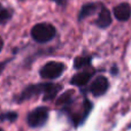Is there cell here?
Returning a JSON list of instances; mask_svg holds the SVG:
<instances>
[{"label": "cell", "instance_id": "1", "mask_svg": "<svg viewBox=\"0 0 131 131\" xmlns=\"http://www.w3.org/2000/svg\"><path fill=\"white\" fill-rule=\"evenodd\" d=\"M57 30L50 23H38L31 29V37L35 41L45 44L54 38Z\"/></svg>", "mask_w": 131, "mask_h": 131}, {"label": "cell", "instance_id": "2", "mask_svg": "<svg viewBox=\"0 0 131 131\" xmlns=\"http://www.w3.org/2000/svg\"><path fill=\"white\" fill-rule=\"evenodd\" d=\"M64 71V64L62 62L50 61L43 66L39 74L45 79H55L60 77Z\"/></svg>", "mask_w": 131, "mask_h": 131}, {"label": "cell", "instance_id": "3", "mask_svg": "<svg viewBox=\"0 0 131 131\" xmlns=\"http://www.w3.org/2000/svg\"><path fill=\"white\" fill-rule=\"evenodd\" d=\"M48 118V109L46 107H38L30 112L28 115V123L32 128L41 127L46 123Z\"/></svg>", "mask_w": 131, "mask_h": 131}, {"label": "cell", "instance_id": "4", "mask_svg": "<svg viewBox=\"0 0 131 131\" xmlns=\"http://www.w3.org/2000/svg\"><path fill=\"white\" fill-rule=\"evenodd\" d=\"M108 79L106 78L105 76H98L94 81L91 83L90 86V92L92 93L94 97H101L104 95L105 93L107 92L108 90Z\"/></svg>", "mask_w": 131, "mask_h": 131}, {"label": "cell", "instance_id": "5", "mask_svg": "<svg viewBox=\"0 0 131 131\" xmlns=\"http://www.w3.org/2000/svg\"><path fill=\"white\" fill-rule=\"evenodd\" d=\"M44 91V83L43 84H36V85H29L28 88H25L23 90V92L21 93L18 101H24V100L31 99L32 97L41 94Z\"/></svg>", "mask_w": 131, "mask_h": 131}, {"label": "cell", "instance_id": "6", "mask_svg": "<svg viewBox=\"0 0 131 131\" xmlns=\"http://www.w3.org/2000/svg\"><path fill=\"white\" fill-rule=\"evenodd\" d=\"M113 13L116 20L122 21V22L123 21H128L131 16V7L129 4L123 2V4H120L114 7Z\"/></svg>", "mask_w": 131, "mask_h": 131}, {"label": "cell", "instance_id": "7", "mask_svg": "<svg viewBox=\"0 0 131 131\" xmlns=\"http://www.w3.org/2000/svg\"><path fill=\"white\" fill-rule=\"evenodd\" d=\"M92 76H93V70H84V71L77 72L76 75H74L70 83L76 86H84L90 82Z\"/></svg>", "mask_w": 131, "mask_h": 131}, {"label": "cell", "instance_id": "8", "mask_svg": "<svg viewBox=\"0 0 131 131\" xmlns=\"http://www.w3.org/2000/svg\"><path fill=\"white\" fill-rule=\"evenodd\" d=\"M61 90V85L53 83H44V91H43V99L45 101L53 100L58 95V93Z\"/></svg>", "mask_w": 131, "mask_h": 131}, {"label": "cell", "instance_id": "9", "mask_svg": "<svg viewBox=\"0 0 131 131\" xmlns=\"http://www.w3.org/2000/svg\"><path fill=\"white\" fill-rule=\"evenodd\" d=\"M95 24H97L99 28H101V29L108 28L109 25L112 24V16H111V13H109V10L107 8L101 7L100 13H99V16H98V20H97V22H95Z\"/></svg>", "mask_w": 131, "mask_h": 131}, {"label": "cell", "instance_id": "10", "mask_svg": "<svg viewBox=\"0 0 131 131\" xmlns=\"http://www.w3.org/2000/svg\"><path fill=\"white\" fill-rule=\"evenodd\" d=\"M100 6H101V5L98 4V2H91V4L84 5V6L82 7L79 14H78V20L82 21V20H84L85 17H89V16L95 14Z\"/></svg>", "mask_w": 131, "mask_h": 131}, {"label": "cell", "instance_id": "11", "mask_svg": "<svg viewBox=\"0 0 131 131\" xmlns=\"http://www.w3.org/2000/svg\"><path fill=\"white\" fill-rule=\"evenodd\" d=\"M72 102H74V91H67L63 94L60 95V98L57 101V105L62 107H69L70 105H72Z\"/></svg>", "mask_w": 131, "mask_h": 131}, {"label": "cell", "instance_id": "12", "mask_svg": "<svg viewBox=\"0 0 131 131\" xmlns=\"http://www.w3.org/2000/svg\"><path fill=\"white\" fill-rule=\"evenodd\" d=\"M91 64V58L90 57H78L74 60V67L76 69H83Z\"/></svg>", "mask_w": 131, "mask_h": 131}, {"label": "cell", "instance_id": "13", "mask_svg": "<svg viewBox=\"0 0 131 131\" xmlns=\"http://www.w3.org/2000/svg\"><path fill=\"white\" fill-rule=\"evenodd\" d=\"M12 17V12L9 9L5 8L1 4H0V24H4L7 21H9Z\"/></svg>", "mask_w": 131, "mask_h": 131}, {"label": "cell", "instance_id": "14", "mask_svg": "<svg viewBox=\"0 0 131 131\" xmlns=\"http://www.w3.org/2000/svg\"><path fill=\"white\" fill-rule=\"evenodd\" d=\"M0 118H1V120H9L10 122H13V121H15L16 118H17V114L16 113H6L0 116Z\"/></svg>", "mask_w": 131, "mask_h": 131}, {"label": "cell", "instance_id": "15", "mask_svg": "<svg viewBox=\"0 0 131 131\" xmlns=\"http://www.w3.org/2000/svg\"><path fill=\"white\" fill-rule=\"evenodd\" d=\"M52 1L57 2L58 5H61V6H63V5H66V2H67V0H52Z\"/></svg>", "mask_w": 131, "mask_h": 131}, {"label": "cell", "instance_id": "16", "mask_svg": "<svg viewBox=\"0 0 131 131\" xmlns=\"http://www.w3.org/2000/svg\"><path fill=\"white\" fill-rule=\"evenodd\" d=\"M7 62H8V61H4V62H0V74H1V71H2V70H4V68L6 67Z\"/></svg>", "mask_w": 131, "mask_h": 131}, {"label": "cell", "instance_id": "17", "mask_svg": "<svg viewBox=\"0 0 131 131\" xmlns=\"http://www.w3.org/2000/svg\"><path fill=\"white\" fill-rule=\"evenodd\" d=\"M2 47H4V40H2V38L0 37V51L2 50Z\"/></svg>", "mask_w": 131, "mask_h": 131}, {"label": "cell", "instance_id": "18", "mask_svg": "<svg viewBox=\"0 0 131 131\" xmlns=\"http://www.w3.org/2000/svg\"><path fill=\"white\" fill-rule=\"evenodd\" d=\"M0 131H2V129H0Z\"/></svg>", "mask_w": 131, "mask_h": 131}]
</instances>
